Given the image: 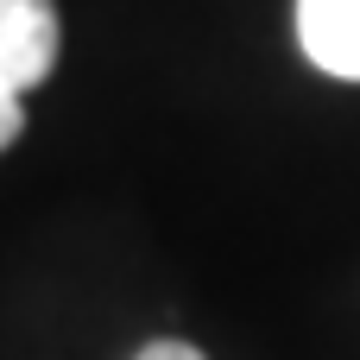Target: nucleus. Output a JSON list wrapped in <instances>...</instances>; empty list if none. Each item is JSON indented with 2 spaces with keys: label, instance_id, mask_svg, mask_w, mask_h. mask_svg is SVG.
I'll return each instance as SVG.
<instances>
[{
  "label": "nucleus",
  "instance_id": "obj_1",
  "mask_svg": "<svg viewBox=\"0 0 360 360\" xmlns=\"http://www.w3.org/2000/svg\"><path fill=\"white\" fill-rule=\"evenodd\" d=\"M57 70V6L51 0H0V95H25Z\"/></svg>",
  "mask_w": 360,
  "mask_h": 360
},
{
  "label": "nucleus",
  "instance_id": "obj_2",
  "mask_svg": "<svg viewBox=\"0 0 360 360\" xmlns=\"http://www.w3.org/2000/svg\"><path fill=\"white\" fill-rule=\"evenodd\" d=\"M297 38L316 70L360 82V0H297Z\"/></svg>",
  "mask_w": 360,
  "mask_h": 360
},
{
  "label": "nucleus",
  "instance_id": "obj_3",
  "mask_svg": "<svg viewBox=\"0 0 360 360\" xmlns=\"http://www.w3.org/2000/svg\"><path fill=\"white\" fill-rule=\"evenodd\" d=\"M133 360H202L190 342H152V348H139Z\"/></svg>",
  "mask_w": 360,
  "mask_h": 360
}]
</instances>
